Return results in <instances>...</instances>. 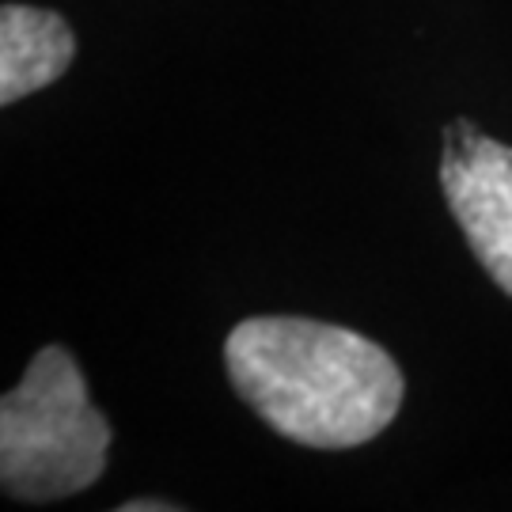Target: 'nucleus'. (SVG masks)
<instances>
[{
	"label": "nucleus",
	"mask_w": 512,
	"mask_h": 512,
	"mask_svg": "<svg viewBox=\"0 0 512 512\" xmlns=\"http://www.w3.org/2000/svg\"><path fill=\"white\" fill-rule=\"evenodd\" d=\"M236 395L274 429L308 448H357L380 437L403 406V372L357 330L258 315L224 342Z\"/></svg>",
	"instance_id": "obj_1"
},
{
	"label": "nucleus",
	"mask_w": 512,
	"mask_h": 512,
	"mask_svg": "<svg viewBox=\"0 0 512 512\" xmlns=\"http://www.w3.org/2000/svg\"><path fill=\"white\" fill-rule=\"evenodd\" d=\"M110 425L76 361L46 346L0 403V482L19 501H57L88 490L107 467Z\"/></svg>",
	"instance_id": "obj_2"
},
{
	"label": "nucleus",
	"mask_w": 512,
	"mask_h": 512,
	"mask_svg": "<svg viewBox=\"0 0 512 512\" xmlns=\"http://www.w3.org/2000/svg\"><path fill=\"white\" fill-rule=\"evenodd\" d=\"M440 186L482 270L512 296V148L482 137L471 122L444 133Z\"/></svg>",
	"instance_id": "obj_3"
},
{
	"label": "nucleus",
	"mask_w": 512,
	"mask_h": 512,
	"mask_svg": "<svg viewBox=\"0 0 512 512\" xmlns=\"http://www.w3.org/2000/svg\"><path fill=\"white\" fill-rule=\"evenodd\" d=\"M76 35L50 8H0V103H19L69 73Z\"/></svg>",
	"instance_id": "obj_4"
},
{
	"label": "nucleus",
	"mask_w": 512,
	"mask_h": 512,
	"mask_svg": "<svg viewBox=\"0 0 512 512\" xmlns=\"http://www.w3.org/2000/svg\"><path fill=\"white\" fill-rule=\"evenodd\" d=\"M179 505H171V501H126L122 512H175Z\"/></svg>",
	"instance_id": "obj_5"
}]
</instances>
